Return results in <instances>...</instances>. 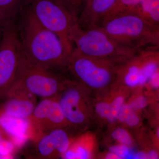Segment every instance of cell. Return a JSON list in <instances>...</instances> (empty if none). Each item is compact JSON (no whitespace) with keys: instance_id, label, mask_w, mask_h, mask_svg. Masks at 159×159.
<instances>
[{"instance_id":"6da1fadb","label":"cell","mask_w":159,"mask_h":159,"mask_svg":"<svg viewBox=\"0 0 159 159\" xmlns=\"http://www.w3.org/2000/svg\"><path fill=\"white\" fill-rule=\"evenodd\" d=\"M16 24L26 62L55 71L67 69L70 55L60 38L38 20L28 3Z\"/></svg>"},{"instance_id":"7a4b0ae2","label":"cell","mask_w":159,"mask_h":159,"mask_svg":"<svg viewBox=\"0 0 159 159\" xmlns=\"http://www.w3.org/2000/svg\"><path fill=\"white\" fill-rule=\"evenodd\" d=\"M74 49L93 58L107 60L122 64L140 51L121 44L100 27L84 29L76 23L69 35Z\"/></svg>"},{"instance_id":"3957f363","label":"cell","mask_w":159,"mask_h":159,"mask_svg":"<svg viewBox=\"0 0 159 159\" xmlns=\"http://www.w3.org/2000/svg\"><path fill=\"white\" fill-rule=\"evenodd\" d=\"M99 27L121 44L131 49L141 51L159 48V29L133 12L110 18Z\"/></svg>"},{"instance_id":"277c9868","label":"cell","mask_w":159,"mask_h":159,"mask_svg":"<svg viewBox=\"0 0 159 159\" xmlns=\"http://www.w3.org/2000/svg\"><path fill=\"white\" fill-rule=\"evenodd\" d=\"M120 65L111 61L85 56L74 49L67 70L75 82L89 91L102 94L114 87Z\"/></svg>"},{"instance_id":"5b68a950","label":"cell","mask_w":159,"mask_h":159,"mask_svg":"<svg viewBox=\"0 0 159 159\" xmlns=\"http://www.w3.org/2000/svg\"><path fill=\"white\" fill-rule=\"evenodd\" d=\"M25 61L15 20L9 21L0 41V103L8 98Z\"/></svg>"},{"instance_id":"8992f818","label":"cell","mask_w":159,"mask_h":159,"mask_svg":"<svg viewBox=\"0 0 159 159\" xmlns=\"http://www.w3.org/2000/svg\"><path fill=\"white\" fill-rule=\"evenodd\" d=\"M66 80L56 71L30 65L25 60L8 97L26 95L54 98L64 88Z\"/></svg>"},{"instance_id":"52a82bcc","label":"cell","mask_w":159,"mask_h":159,"mask_svg":"<svg viewBox=\"0 0 159 159\" xmlns=\"http://www.w3.org/2000/svg\"><path fill=\"white\" fill-rule=\"evenodd\" d=\"M27 3L38 20L60 38L70 56L74 46L69 35L78 17L55 0H27Z\"/></svg>"},{"instance_id":"ba28073f","label":"cell","mask_w":159,"mask_h":159,"mask_svg":"<svg viewBox=\"0 0 159 159\" xmlns=\"http://www.w3.org/2000/svg\"><path fill=\"white\" fill-rule=\"evenodd\" d=\"M89 91L74 80L67 79L62 90L55 97L59 103L68 127L80 129L89 120Z\"/></svg>"},{"instance_id":"9c48e42d","label":"cell","mask_w":159,"mask_h":159,"mask_svg":"<svg viewBox=\"0 0 159 159\" xmlns=\"http://www.w3.org/2000/svg\"><path fill=\"white\" fill-rule=\"evenodd\" d=\"M29 119L31 130L36 140L53 129L68 126L55 97L42 99L35 105Z\"/></svg>"},{"instance_id":"30bf717a","label":"cell","mask_w":159,"mask_h":159,"mask_svg":"<svg viewBox=\"0 0 159 159\" xmlns=\"http://www.w3.org/2000/svg\"><path fill=\"white\" fill-rule=\"evenodd\" d=\"M66 129H55L37 139L34 148L35 157L51 159L62 156L72 142Z\"/></svg>"},{"instance_id":"8fae6325","label":"cell","mask_w":159,"mask_h":159,"mask_svg":"<svg viewBox=\"0 0 159 159\" xmlns=\"http://www.w3.org/2000/svg\"><path fill=\"white\" fill-rule=\"evenodd\" d=\"M118 0H87L77 23L84 29L99 27L116 4Z\"/></svg>"},{"instance_id":"7c38bea8","label":"cell","mask_w":159,"mask_h":159,"mask_svg":"<svg viewBox=\"0 0 159 159\" xmlns=\"http://www.w3.org/2000/svg\"><path fill=\"white\" fill-rule=\"evenodd\" d=\"M5 101L0 108V114L22 119H29L36 105L33 96H14Z\"/></svg>"},{"instance_id":"4fadbf2b","label":"cell","mask_w":159,"mask_h":159,"mask_svg":"<svg viewBox=\"0 0 159 159\" xmlns=\"http://www.w3.org/2000/svg\"><path fill=\"white\" fill-rule=\"evenodd\" d=\"M0 130L13 141H23L31 130L29 119H22L0 114Z\"/></svg>"},{"instance_id":"5bb4252c","label":"cell","mask_w":159,"mask_h":159,"mask_svg":"<svg viewBox=\"0 0 159 159\" xmlns=\"http://www.w3.org/2000/svg\"><path fill=\"white\" fill-rule=\"evenodd\" d=\"M128 12L138 15L159 29V0H142Z\"/></svg>"},{"instance_id":"9a60e30c","label":"cell","mask_w":159,"mask_h":159,"mask_svg":"<svg viewBox=\"0 0 159 159\" xmlns=\"http://www.w3.org/2000/svg\"><path fill=\"white\" fill-rule=\"evenodd\" d=\"M27 3V0H0V19L3 24L15 20Z\"/></svg>"},{"instance_id":"2e32d148","label":"cell","mask_w":159,"mask_h":159,"mask_svg":"<svg viewBox=\"0 0 159 159\" xmlns=\"http://www.w3.org/2000/svg\"><path fill=\"white\" fill-rule=\"evenodd\" d=\"M92 155L89 148L80 140L72 142L69 149L61 157L64 159H87L90 158Z\"/></svg>"},{"instance_id":"e0dca14e","label":"cell","mask_w":159,"mask_h":159,"mask_svg":"<svg viewBox=\"0 0 159 159\" xmlns=\"http://www.w3.org/2000/svg\"><path fill=\"white\" fill-rule=\"evenodd\" d=\"M129 127H135L140 124V118L129 103H124L119 111L117 121Z\"/></svg>"},{"instance_id":"ac0fdd59","label":"cell","mask_w":159,"mask_h":159,"mask_svg":"<svg viewBox=\"0 0 159 159\" xmlns=\"http://www.w3.org/2000/svg\"><path fill=\"white\" fill-rule=\"evenodd\" d=\"M126 93H115L111 96L110 104L109 113L107 121L111 123L116 122L118 115L122 107L125 103Z\"/></svg>"},{"instance_id":"d6986e66","label":"cell","mask_w":159,"mask_h":159,"mask_svg":"<svg viewBox=\"0 0 159 159\" xmlns=\"http://www.w3.org/2000/svg\"><path fill=\"white\" fill-rule=\"evenodd\" d=\"M141 1L142 0H118L113 9L103 21L110 18L128 12Z\"/></svg>"},{"instance_id":"ffe728a7","label":"cell","mask_w":159,"mask_h":159,"mask_svg":"<svg viewBox=\"0 0 159 159\" xmlns=\"http://www.w3.org/2000/svg\"><path fill=\"white\" fill-rule=\"evenodd\" d=\"M111 97L101 98L97 101L94 106V111L99 119L107 120L109 113Z\"/></svg>"},{"instance_id":"44dd1931","label":"cell","mask_w":159,"mask_h":159,"mask_svg":"<svg viewBox=\"0 0 159 159\" xmlns=\"http://www.w3.org/2000/svg\"><path fill=\"white\" fill-rule=\"evenodd\" d=\"M111 137L118 144L125 145L129 147L133 145V139L130 134L122 127H119L113 130Z\"/></svg>"},{"instance_id":"7402d4cb","label":"cell","mask_w":159,"mask_h":159,"mask_svg":"<svg viewBox=\"0 0 159 159\" xmlns=\"http://www.w3.org/2000/svg\"><path fill=\"white\" fill-rule=\"evenodd\" d=\"M109 152L116 154L119 157V159H128L129 155L131 153L129 147L120 144L111 146Z\"/></svg>"},{"instance_id":"603a6c76","label":"cell","mask_w":159,"mask_h":159,"mask_svg":"<svg viewBox=\"0 0 159 159\" xmlns=\"http://www.w3.org/2000/svg\"><path fill=\"white\" fill-rule=\"evenodd\" d=\"M66 7L78 17L80 8L82 4L81 0H55Z\"/></svg>"},{"instance_id":"cb8c5ba5","label":"cell","mask_w":159,"mask_h":159,"mask_svg":"<svg viewBox=\"0 0 159 159\" xmlns=\"http://www.w3.org/2000/svg\"><path fill=\"white\" fill-rule=\"evenodd\" d=\"M129 104L134 110L136 111L145 107L147 104V100L145 97L140 96L135 98L132 102L129 103Z\"/></svg>"},{"instance_id":"d4e9b609","label":"cell","mask_w":159,"mask_h":159,"mask_svg":"<svg viewBox=\"0 0 159 159\" xmlns=\"http://www.w3.org/2000/svg\"><path fill=\"white\" fill-rule=\"evenodd\" d=\"M159 71L157 72L155 74H153L149 79L148 83L151 87L154 89H157L159 88Z\"/></svg>"},{"instance_id":"484cf974","label":"cell","mask_w":159,"mask_h":159,"mask_svg":"<svg viewBox=\"0 0 159 159\" xmlns=\"http://www.w3.org/2000/svg\"><path fill=\"white\" fill-rule=\"evenodd\" d=\"M132 159H148L147 153L143 152H138L135 153H133Z\"/></svg>"},{"instance_id":"4316f807","label":"cell","mask_w":159,"mask_h":159,"mask_svg":"<svg viewBox=\"0 0 159 159\" xmlns=\"http://www.w3.org/2000/svg\"><path fill=\"white\" fill-rule=\"evenodd\" d=\"M148 159H157L158 158V154L155 150H150L147 154Z\"/></svg>"},{"instance_id":"83f0119b","label":"cell","mask_w":159,"mask_h":159,"mask_svg":"<svg viewBox=\"0 0 159 159\" xmlns=\"http://www.w3.org/2000/svg\"><path fill=\"white\" fill-rule=\"evenodd\" d=\"M106 159H119V157L116 155V154L111 152H109L105 156Z\"/></svg>"},{"instance_id":"f1b7e54d","label":"cell","mask_w":159,"mask_h":159,"mask_svg":"<svg viewBox=\"0 0 159 159\" xmlns=\"http://www.w3.org/2000/svg\"><path fill=\"white\" fill-rule=\"evenodd\" d=\"M3 26H4V24L2 22V20L0 19V41H1V38H2Z\"/></svg>"},{"instance_id":"f546056e","label":"cell","mask_w":159,"mask_h":159,"mask_svg":"<svg viewBox=\"0 0 159 159\" xmlns=\"http://www.w3.org/2000/svg\"><path fill=\"white\" fill-rule=\"evenodd\" d=\"M87 0H81V1H82L83 3H84L85 2H86Z\"/></svg>"}]
</instances>
